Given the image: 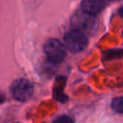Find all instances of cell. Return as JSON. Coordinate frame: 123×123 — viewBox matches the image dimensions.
I'll return each mask as SVG.
<instances>
[{"label":"cell","instance_id":"30bf717a","mask_svg":"<svg viewBox=\"0 0 123 123\" xmlns=\"http://www.w3.org/2000/svg\"><path fill=\"white\" fill-rule=\"evenodd\" d=\"M4 100H5V95H4V93L0 90V104H1V103H3V102H4Z\"/></svg>","mask_w":123,"mask_h":123},{"label":"cell","instance_id":"277c9868","mask_svg":"<svg viewBox=\"0 0 123 123\" xmlns=\"http://www.w3.org/2000/svg\"><path fill=\"white\" fill-rule=\"evenodd\" d=\"M71 22H72V25L76 28V30L81 31L82 33L84 31L91 30L96 23L95 17L93 15L86 13L83 11L75 12L72 16Z\"/></svg>","mask_w":123,"mask_h":123},{"label":"cell","instance_id":"ba28073f","mask_svg":"<svg viewBox=\"0 0 123 123\" xmlns=\"http://www.w3.org/2000/svg\"><path fill=\"white\" fill-rule=\"evenodd\" d=\"M122 53H123L122 50H110L109 52H106L104 56L106 60H111L113 58H118L119 56L122 55Z\"/></svg>","mask_w":123,"mask_h":123},{"label":"cell","instance_id":"6da1fadb","mask_svg":"<svg viewBox=\"0 0 123 123\" xmlns=\"http://www.w3.org/2000/svg\"><path fill=\"white\" fill-rule=\"evenodd\" d=\"M63 41L65 47L73 53L83 51L87 45V38L86 35L76 29L68 31L63 37Z\"/></svg>","mask_w":123,"mask_h":123},{"label":"cell","instance_id":"9c48e42d","mask_svg":"<svg viewBox=\"0 0 123 123\" xmlns=\"http://www.w3.org/2000/svg\"><path fill=\"white\" fill-rule=\"evenodd\" d=\"M52 123H74L73 119L67 115H62L57 117Z\"/></svg>","mask_w":123,"mask_h":123},{"label":"cell","instance_id":"5b68a950","mask_svg":"<svg viewBox=\"0 0 123 123\" xmlns=\"http://www.w3.org/2000/svg\"><path fill=\"white\" fill-rule=\"evenodd\" d=\"M82 11L90 15H96L105 8L104 0H83L81 3Z\"/></svg>","mask_w":123,"mask_h":123},{"label":"cell","instance_id":"52a82bcc","mask_svg":"<svg viewBox=\"0 0 123 123\" xmlns=\"http://www.w3.org/2000/svg\"><path fill=\"white\" fill-rule=\"evenodd\" d=\"M111 108L119 113H123V97H116L111 101Z\"/></svg>","mask_w":123,"mask_h":123},{"label":"cell","instance_id":"7a4b0ae2","mask_svg":"<svg viewBox=\"0 0 123 123\" xmlns=\"http://www.w3.org/2000/svg\"><path fill=\"white\" fill-rule=\"evenodd\" d=\"M32 84L26 79H17L11 86V93L17 101H27L33 94Z\"/></svg>","mask_w":123,"mask_h":123},{"label":"cell","instance_id":"8fae6325","mask_svg":"<svg viewBox=\"0 0 123 123\" xmlns=\"http://www.w3.org/2000/svg\"><path fill=\"white\" fill-rule=\"evenodd\" d=\"M118 13H119L121 16H123V6H122V7L119 9V11H118Z\"/></svg>","mask_w":123,"mask_h":123},{"label":"cell","instance_id":"8992f818","mask_svg":"<svg viewBox=\"0 0 123 123\" xmlns=\"http://www.w3.org/2000/svg\"><path fill=\"white\" fill-rule=\"evenodd\" d=\"M64 84H65L64 78L61 77V78L57 79V82H56V85H55V88H54V95H55V98L60 102H65L68 99L67 96L62 91Z\"/></svg>","mask_w":123,"mask_h":123},{"label":"cell","instance_id":"3957f363","mask_svg":"<svg viewBox=\"0 0 123 123\" xmlns=\"http://www.w3.org/2000/svg\"><path fill=\"white\" fill-rule=\"evenodd\" d=\"M44 53L48 60L54 63H60L65 57V49L62 43L57 39H49L44 45Z\"/></svg>","mask_w":123,"mask_h":123}]
</instances>
